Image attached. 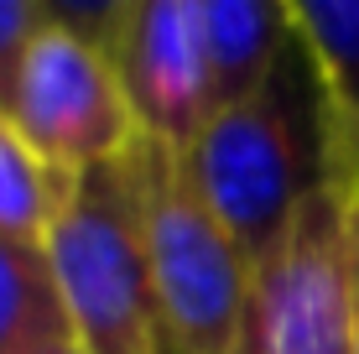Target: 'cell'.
<instances>
[{
	"label": "cell",
	"mask_w": 359,
	"mask_h": 354,
	"mask_svg": "<svg viewBox=\"0 0 359 354\" xmlns=\"http://www.w3.org/2000/svg\"><path fill=\"white\" fill-rule=\"evenodd\" d=\"M188 167L208 209L224 219L250 261H261L292 229L297 209L344 172L333 120L302 42H292L287 63L271 73L261 94L208 120L203 136L188 146Z\"/></svg>",
	"instance_id": "obj_1"
},
{
	"label": "cell",
	"mask_w": 359,
	"mask_h": 354,
	"mask_svg": "<svg viewBox=\"0 0 359 354\" xmlns=\"http://www.w3.org/2000/svg\"><path fill=\"white\" fill-rule=\"evenodd\" d=\"M42 255L79 354H177L146 261L126 156L63 182Z\"/></svg>",
	"instance_id": "obj_2"
},
{
	"label": "cell",
	"mask_w": 359,
	"mask_h": 354,
	"mask_svg": "<svg viewBox=\"0 0 359 354\" xmlns=\"http://www.w3.org/2000/svg\"><path fill=\"white\" fill-rule=\"evenodd\" d=\"M126 167L146 261H151L162 318L177 354H234L255 261L198 193L188 151L141 136Z\"/></svg>",
	"instance_id": "obj_3"
},
{
	"label": "cell",
	"mask_w": 359,
	"mask_h": 354,
	"mask_svg": "<svg viewBox=\"0 0 359 354\" xmlns=\"http://www.w3.org/2000/svg\"><path fill=\"white\" fill-rule=\"evenodd\" d=\"M234 354H354V182L344 172L255 261Z\"/></svg>",
	"instance_id": "obj_4"
},
{
	"label": "cell",
	"mask_w": 359,
	"mask_h": 354,
	"mask_svg": "<svg viewBox=\"0 0 359 354\" xmlns=\"http://www.w3.org/2000/svg\"><path fill=\"white\" fill-rule=\"evenodd\" d=\"M11 120L57 177H79L89 167L120 162L141 141V125H135V109L120 89L115 63L83 36H73L57 16L27 63Z\"/></svg>",
	"instance_id": "obj_5"
},
{
	"label": "cell",
	"mask_w": 359,
	"mask_h": 354,
	"mask_svg": "<svg viewBox=\"0 0 359 354\" xmlns=\"http://www.w3.org/2000/svg\"><path fill=\"white\" fill-rule=\"evenodd\" d=\"M109 63L146 141L188 151L203 136V125L214 120L203 0H130Z\"/></svg>",
	"instance_id": "obj_6"
},
{
	"label": "cell",
	"mask_w": 359,
	"mask_h": 354,
	"mask_svg": "<svg viewBox=\"0 0 359 354\" xmlns=\"http://www.w3.org/2000/svg\"><path fill=\"white\" fill-rule=\"evenodd\" d=\"M203 42H208V89L214 115L245 104L261 94L271 73L287 63L297 32H292V0H203Z\"/></svg>",
	"instance_id": "obj_7"
},
{
	"label": "cell",
	"mask_w": 359,
	"mask_h": 354,
	"mask_svg": "<svg viewBox=\"0 0 359 354\" xmlns=\"http://www.w3.org/2000/svg\"><path fill=\"white\" fill-rule=\"evenodd\" d=\"M292 32L318 73L349 177L359 162V0H292Z\"/></svg>",
	"instance_id": "obj_8"
},
{
	"label": "cell",
	"mask_w": 359,
	"mask_h": 354,
	"mask_svg": "<svg viewBox=\"0 0 359 354\" xmlns=\"http://www.w3.org/2000/svg\"><path fill=\"white\" fill-rule=\"evenodd\" d=\"M68 334L47 255L36 245L0 235V354H21L36 344H57Z\"/></svg>",
	"instance_id": "obj_9"
},
{
	"label": "cell",
	"mask_w": 359,
	"mask_h": 354,
	"mask_svg": "<svg viewBox=\"0 0 359 354\" xmlns=\"http://www.w3.org/2000/svg\"><path fill=\"white\" fill-rule=\"evenodd\" d=\"M63 182L36 156V146L16 130V120L0 115V235L21 245H47V229L63 203Z\"/></svg>",
	"instance_id": "obj_10"
},
{
	"label": "cell",
	"mask_w": 359,
	"mask_h": 354,
	"mask_svg": "<svg viewBox=\"0 0 359 354\" xmlns=\"http://www.w3.org/2000/svg\"><path fill=\"white\" fill-rule=\"evenodd\" d=\"M53 27V0H0V115H16L27 63Z\"/></svg>",
	"instance_id": "obj_11"
},
{
	"label": "cell",
	"mask_w": 359,
	"mask_h": 354,
	"mask_svg": "<svg viewBox=\"0 0 359 354\" xmlns=\"http://www.w3.org/2000/svg\"><path fill=\"white\" fill-rule=\"evenodd\" d=\"M354 354H359V182H354Z\"/></svg>",
	"instance_id": "obj_12"
},
{
	"label": "cell",
	"mask_w": 359,
	"mask_h": 354,
	"mask_svg": "<svg viewBox=\"0 0 359 354\" xmlns=\"http://www.w3.org/2000/svg\"><path fill=\"white\" fill-rule=\"evenodd\" d=\"M21 354H79L73 339H57V344H36V349H21Z\"/></svg>",
	"instance_id": "obj_13"
},
{
	"label": "cell",
	"mask_w": 359,
	"mask_h": 354,
	"mask_svg": "<svg viewBox=\"0 0 359 354\" xmlns=\"http://www.w3.org/2000/svg\"><path fill=\"white\" fill-rule=\"evenodd\" d=\"M349 182H359V162H354V172H349Z\"/></svg>",
	"instance_id": "obj_14"
}]
</instances>
